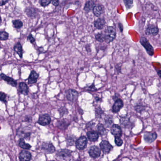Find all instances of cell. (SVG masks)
<instances>
[{
    "mask_svg": "<svg viewBox=\"0 0 161 161\" xmlns=\"http://www.w3.org/2000/svg\"><path fill=\"white\" fill-rule=\"evenodd\" d=\"M71 153L72 152L70 150L67 149H61L58 151L57 156L60 158L65 159L67 158H69L70 156H71Z\"/></svg>",
    "mask_w": 161,
    "mask_h": 161,
    "instance_id": "19",
    "label": "cell"
},
{
    "mask_svg": "<svg viewBox=\"0 0 161 161\" xmlns=\"http://www.w3.org/2000/svg\"><path fill=\"white\" fill-rule=\"evenodd\" d=\"M115 143L118 147H121L123 144V140L121 139V137H115Z\"/></svg>",
    "mask_w": 161,
    "mask_h": 161,
    "instance_id": "39",
    "label": "cell"
},
{
    "mask_svg": "<svg viewBox=\"0 0 161 161\" xmlns=\"http://www.w3.org/2000/svg\"><path fill=\"white\" fill-rule=\"evenodd\" d=\"M18 146L23 149L29 150L31 148V146L28 143H26L24 138H20L18 141Z\"/></svg>",
    "mask_w": 161,
    "mask_h": 161,
    "instance_id": "25",
    "label": "cell"
},
{
    "mask_svg": "<svg viewBox=\"0 0 161 161\" xmlns=\"http://www.w3.org/2000/svg\"><path fill=\"white\" fill-rule=\"evenodd\" d=\"M14 50L15 52H16L17 54H18L19 57L22 58V55H23V50H22V45L21 43L18 42L16 44L14 47Z\"/></svg>",
    "mask_w": 161,
    "mask_h": 161,
    "instance_id": "28",
    "label": "cell"
},
{
    "mask_svg": "<svg viewBox=\"0 0 161 161\" xmlns=\"http://www.w3.org/2000/svg\"><path fill=\"white\" fill-rule=\"evenodd\" d=\"M1 23V17H0V24Z\"/></svg>",
    "mask_w": 161,
    "mask_h": 161,
    "instance_id": "47",
    "label": "cell"
},
{
    "mask_svg": "<svg viewBox=\"0 0 161 161\" xmlns=\"http://www.w3.org/2000/svg\"><path fill=\"white\" fill-rule=\"evenodd\" d=\"M106 20L103 18H99L94 22L95 27L98 30L103 29L106 26Z\"/></svg>",
    "mask_w": 161,
    "mask_h": 161,
    "instance_id": "17",
    "label": "cell"
},
{
    "mask_svg": "<svg viewBox=\"0 0 161 161\" xmlns=\"http://www.w3.org/2000/svg\"><path fill=\"white\" fill-rule=\"evenodd\" d=\"M158 72V75H159V77H161V71L159 70L158 71H157Z\"/></svg>",
    "mask_w": 161,
    "mask_h": 161,
    "instance_id": "46",
    "label": "cell"
},
{
    "mask_svg": "<svg viewBox=\"0 0 161 161\" xmlns=\"http://www.w3.org/2000/svg\"><path fill=\"white\" fill-rule=\"evenodd\" d=\"M60 115L61 117H63L65 115L67 114L68 113V110L65 107H62L58 110Z\"/></svg>",
    "mask_w": 161,
    "mask_h": 161,
    "instance_id": "35",
    "label": "cell"
},
{
    "mask_svg": "<svg viewBox=\"0 0 161 161\" xmlns=\"http://www.w3.org/2000/svg\"><path fill=\"white\" fill-rule=\"evenodd\" d=\"M85 90H86V91H88L95 92L97 91V88H95L94 83H93V84L90 85L86 86V88L85 87Z\"/></svg>",
    "mask_w": 161,
    "mask_h": 161,
    "instance_id": "36",
    "label": "cell"
},
{
    "mask_svg": "<svg viewBox=\"0 0 161 161\" xmlns=\"http://www.w3.org/2000/svg\"><path fill=\"white\" fill-rule=\"evenodd\" d=\"M88 136V139L91 142H95L98 140V138L99 137V135L97 131L91 130L89 131L86 133Z\"/></svg>",
    "mask_w": 161,
    "mask_h": 161,
    "instance_id": "18",
    "label": "cell"
},
{
    "mask_svg": "<svg viewBox=\"0 0 161 161\" xmlns=\"http://www.w3.org/2000/svg\"><path fill=\"white\" fill-rule=\"evenodd\" d=\"M97 132L98 133V134L101 136H103L106 134H107V131L106 129L104 127V125L102 124H98L97 126Z\"/></svg>",
    "mask_w": 161,
    "mask_h": 161,
    "instance_id": "27",
    "label": "cell"
},
{
    "mask_svg": "<svg viewBox=\"0 0 161 161\" xmlns=\"http://www.w3.org/2000/svg\"><path fill=\"white\" fill-rule=\"evenodd\" d=\"M39 3L42 6L46 7L51 3V0H39Z\"/></svg>",
    "mask_w": 161,
    "mask_h": 161,
    "instance_id": "41",
    "label": "cell"
},
{
    "mask_svg": "<svg viewBox=\"0 0 161 161\" xmlns=\"http://www.w3.org/2000/svg\"><path fill=\"white\" fill-rule=\"evenodd\" d=\"M51 3L54 6L56 7L59 4V0H51Z\"/></svg>",
    "mask_w": 161,
    "mask_h": 161,
    "instance_id": "42",
    "label": "cell"
},
{
    "mask_svg": "<svg viewBox=\"0 0 161 161\" xmlns=\"http://www.w3.org/2000/svg\"><path fill=\"white\" fill-rule=\"evenodd\" d=\"M26 13L29 17H35V16L36 15V12L35 10L33 8H28L26 9Z\"/></svg>",
    "mask_w": 161,
    "mask_h": 161,
    "instance_id": "31",
    "label": "cell"
},
{
    "mask_svg": "<svg viewBox=\"0 0 161 161\" xmlns=\"http://www.w3.org/2000/svg\"><path fill=\"white\" fill-rule=\"evenodd\" d=\"M101 153V149L97 146H92L90 147L88 150L89 156L92 158H97L100 156Z\"/></svg>",
    "mask_w": 161,
    "mask_h": 161,
    "instance_id": "9",
    "label": "cell"
},
{
    "mask_svg": "<svg viewBox=\"0 0 161 161\" xmlns=\"http://www.w3.org/2000/svg\"><path fill=\"white\" fill-rule=\"evenodd\" d=\"M105 121V124L107 127H109L112 125L113 123V120L111 116H107L104 119Z\"/></svg>",
    "mask_w": 161,
    "mask_h": 161,
    "instance_id": "34",
    "label": "cell"
},
{
    "mask_svg": "<svg viewBox=\"0 0 161 161\" xmlns=\"http://www.w3.org/2000/svg\"><path fill=\"white\" fill-rule=\"evenodd\" d=\"M88 139L85 136H81L77 139L75 142L76 148L79 150H84L87 146Z\"/></svg>",
    "mask_w": 161,
    "mask_h": 161,
    "instance_id": "4",
    "label": "cell"
},
{
    "mask_svg": "<svg viewBox=\"0 0 161 161\" xmlns=\"http://www.w3.org/2000/svg\"><path fill=\"white\" fill-rule=\"evenodd\" d=\"M41 149L45 153L51 154L55 152V147L50 142H43L41 145Z\"/></svg>",
    "mask_w": 161,
    "mask_h": 161,
    "instance_id": "6",
    "label": "cell"
},
{
    "mask_svg": "<svg viewBox=\"0 0 161 161\" xmlns=\"http://www.w3.org/2000/svg\"><path fill=\"white\" fill-rule=\"evenodd\" d=\"M135 109L136 111H137V112L141 113L145 110V106L143 105L138 104L135 107Z\"/></svg>",
    "mask_w": 161,
    "mask_h": 161,
    "instance_id": "38",
    "label": "cell"
},
{
    "mask_svg": "<svg viewBox=\"0 0 161 161\" xmlns=\"http://www.w3.org/2000/svg\"><path fill=\"white\" fill-rule=\"evenodd\" d=\"M95 40L99 42H103L104 41V35L103 32L98 33L95 35Z\"/></svg>",
    "mask_w": 161,
    "mask_h": 161,
    "instance_id": "30",
    "label": "cell"
},
{
    "mask_svg": "<svg viewBox=\"0 0 161 161\" xmlns=\"http://www.w3.org/2000/svg\"><path fill=\"white\" fill-rule=\"evenodd\" d=\"M111 132L115 137H121L123 131L121 127L118 124H114L111 127Z\"/></svg>",
    "mask_w": 161,
    "mask_h": 161,
    "instance_id": "11",
    "label": "cell"
},
{
    "mask_svg": "<svg viewBox=\"0 0 161 161\" xmlns=\"http://www.w3.org/2000/svg\"><path fill=\"white\" fill-rule=\"evenodd\" d=\"M51 122V118L48 114H43L40 115L39 117L38 123L41 126H45L50 124Z\"/></svg>",
    "mask_w": 161,
    "mask_h": 161,
    "instance_id": "7",
    "label": "cell"
},
{
    "mask_svg": "<svg viewBox=\"0 0 161 161\" xmlns=\"http://www.w3.org/2000/svg\"><path fill=\"white\" fill-rule=\"evenodd\" d=\"M159 32V29L157 26L150 24L147 26L145 30L146 35L151 36H156Z\"/></svg>",
    "mask_w": 161,
    "mask_h": 161,
    "instance_id": "3",
    "label": "cell"
},
{
    "mask_svg": "<svg viewBox=\"0 0 161 161\" xmlns=\"http://www.w3.org/2000/svg\"><path fill=\"white\" fill-rule=\"evenodd\" d=\"M0 77L1 79L6 81L10 85L12 86L13 87H16L17 86L18 83L17 80H15L12 77H10L9 76H7L4 74L1 73L0 74Z\"/></svg>",
    "mask_w": 161,
    "mask_h": 161,
    "instance_id": "14",
    "label": "cell"
},
{
    "mask_svg": "<svg viewBox=\"0 0 161 161\" xmlns=\"http://www.w3.org/2000/svg\"><path fill=\"white\" fill-rule=\"evenodd\" d=\"M1 45H0V49H1Z\"/></svg>",
    "mask_w": 161,
    "mask_h": 161,
    "instance_id": "48",
    "label": "cell"
},
{
    "mask_svg": "<svg viewBox=\"0 0 161 161\" xmlns=\"http://www.w3.org/2000/svg\"><path fill=\"white\" fill-rule=\"evenodd\" d=\"M71 124V122L67 119L58 120L56 123V126L61 130H64L68 128Z\"/></svg>",
    "mask_w": 161,
    "mask_h": 161,
    "instance_id": "16",
    "label": "cell"
},
{
    "mask_svg": "<svg viewBox=\"0 0 161 161\" xmlns=\"http://www.w3.org/2000/svg\"><path fill=\"white\" fill-rule=\"evenodd\" d=\"M101 150L104 154H108L112 150L113 147L108 141L103 140L100 144Z\"/></svg>",
    "mask_w": 161,
    "mask_h": 161,
    "instance_id": "8",
    "label": "cell"
},
{
    "mask_svg": "<svg viewBox=\"0 0 161 161\" xmlns=\"http://www.w3.org/2000/svg\"><path fill=\"white\" fill-rule=\"evenodd\" d=\"M104 114V112L100 107L97 108L95 109V114L97 117H101L102 115Z\"/></svg>",
    "mask_w": 161,
    "mask_h": 161,
    "instance_id": "37",
    "label": "cell"
},
{
    "mask_svg": "<svg viewBox=\"0 0 161 161\" xmlns=\"http://www.w3.org/2000/svg\"><path fill=\"white\" fill-rule=\"evenodd\" d=\"M124 3L127 10H130L134 6L133 0H123Z\"/></svg>",
    "mask_w": 161,
    "mask_h": 161,
    "instance_id": "29",
    "label": "cell"
},
{
    "mask_svg": "<svg viewBox=\"0 0 161 161\" xmlns=\"http://www.w3.org/2000/svg\"><path fill=\"white\" fill-rule=\"evenodd\" d=\"M32 158L31 153L27 150L23 149L19 154V159L21 161H30Z\"/></svg>",
    "mask_w": 161,
    "mask_h": 161,
    "instance_id": "13",
    "label": "cell"
},
{
    "mask_svg": "<svg viewBox=\"0 0 161 161\" xmlns=\"http://www.w3.org/2000/svg\"><path fill=\"white\" fill-rule=\"evenodd\" d=\"M66 94L67 99L72 103L76 102L79 97V93L73 89H69L66 91Z\"/></svg>",
    "mask_w": 161,
    "mask_h": 161,
    "instance_id": "5",
    "label": "cell"
},
{
    "mask_svg": "<svg viewBox=\"0 0 161 161\" xmlns=\"http://www.w3.org/2000/svg\"><path fill=\"white\" fill-rule=\"evenodd\" d=\"M95 4V1L94 0H88L86 1L84 7V10L86 13H89L92 11Z\"/></svg>",
    "mask_w": 161,
    "mask_h": 161,
    "instance_id": "20",
    "label": "cell"
},
{
    "mask_svg": "<svg viewBox=\"0 0 161 161\" xmlns=\"http://www.w3.org/2000/svg\"><path fill=\"white\" fill-rule=\"evenodd\" d=\"M27 39H28V40H29L31 43H33L35 41V38H33V36H32V35H31V34L28 36Z\"/></svg>",
    "mask_w": 161,
    "mask_h": 161,
    "instance_id": "43",
    "label": "cell"
},
{
    "mask_svg": "<svg viewBox=\"0 0 161 161\" xmlns=\"http://www.w3.org/2000/svg\"><path fill=\"white\" fill-rule=\"evenodd\" d=\"M12 22H13V26H14V27L17 29H19L22 27L23 26V23L22 21L18 19L13 21Z\"/></svg>",
    "mask_w": 161,
    "mask_h": 161,
    "instance_id": "33",
    "label": "cell"
},
{
    "mask_svg": "<svg viewBox=\"0 0 161 161\" xmlns=\"http://www.w3.org/2000/svg\"><path fill=\"white\" fill-rule=\"evenodd\" d=\"M38 74L37 73L36 71H32L28 78L29 84L30 85L35 84L38 81Z\"/></svg>",
    "mask_w": 161,
    "mask_h": 161,
    "instance_id": "21",
    "label": "cell"
},
{
    "mask_svg": "<svg viewBox=\"0 0 161 161\" xmlns=\"http://www.w3.org/2000/svg\"><path fill=\"white\" fill-rule=\"evenodd\" d=\"M18 90L21 94L27 95L29 93V87L25 82H20L18 84Z\"/></svg>",
    "mask_w": 161,
    "mask_h": 161,
    "instance_id": "22",
    "label": "cell"
},
{
    "mask_svg": "<svg viewBox=\"0 0 161 161\" xmlns=\"http://www.w3.org/2000/svg\"><path fill=\"white\" fill-rule=\"evenodd\" d=\"M9 0H0V6L5 5L6 3H8Z\"/></svg>",
    "mask_w": 161,
    "mask_h": 161,
    "instance_id": "44",
    "label": "cell"
},
{
    "mask_svg": "<svg viewBox=\"0 0 161 161\" xmlns=\"http://www.w3.org/2000/svg\"><path fill=\"white\" fill-rule=\"evenodd\" d=\"M30 133L29 132H25L24 130L18 129L17 130V135L20 138H22L24 139H29L30 137Z\"/></svg>",
    "mask_w": 161,
    "mask_h": 161,
    "instance_id": "24",
    "label": "cell"
},
{
    "mask_svg": "<svg viewBox=\"0 0 161 161\" xmlns=\"http://www.w3.org/2000/svg\"><path fill=\"white\" fill-rule=\"evenodd\" d=\"M93 13L96 17H99L104 12V7L102 4H95L92 10Z\"/></svg>",
    "mask_w": 161,
    "mask_h": 161,
    "instance_id": "15",
    "label": "cell"
},
{
    "mask_svg": "<svg viewBox=\"0 0 161 161\" xmlns=\"http://www.w3.org/2000/svg\"><path fill=\"white\" fill-rule=\"evenodd\" d=\"M124 103L123 100L120 98H117L115 101L112 107V111L114 113H118L123 107Z\"/></svg>",
    "mask_w": 161,
    "mask_h": 161,
    "instance_id": "12",
    "label": "cell"
},
{
    "mask_svg": "<svg viewBox=\"0 0 161 161\" xmlns=\"http://www.w3.org/2000/svg\"><path fill=\"white\" fill-rule=\"evenodd\" d=\"M9 38V34L4 31H0V40L4 41L7 40Z\"/></svg>",
    "mask_w": 161,
    "mask_h": 161,
    "instance_id": "32",
    "label": "cell"
},
{
    "mask_svg": "<svg viewBox=\"0 0 161 161\" xmlns=\"http://www.w3.org/2000/svg\"><path fill=\"white\" fill-rule=\"evenodd\" d=\"M76 137L75 136L70 135L67 136L66 137V143L68 147L70 146H73L75 144L76 142Z\"/></svg>",
    "mask_w": 161,
    "mask_h": 161,
    "instance_id": "26",
    "label": "cell"
},
{
    "mask_svg": "<svg viewBox=\"0 0 161 161\" xmlns=\"http://www.w3.org/2000/svg\"><path fill=\"white\" fill-rule=\"evenodd\" d=\"M6 97L7 95L5 93L0 91V101L3 102L4 103H6L7 102L6 100Z\"/></svg>",
    "mask_w": 161,
    "mask_h": 161,
    "instance_id": "40",
    "label": "cell"
},
{
    "mask_svg": "<svg viewBox=\"0 0 161 161\" xmlns=\"http://www.w3.org/2000/svg\"><path fill=\"white\" fill-rule=\"evenodd\" d=\"M157 135L155 132H146L144 135V139L146 143L150 144L153 143L156 139Z\"/></svg>",
    "mask_w": 161,
    "mask_h": 161,
    "instance_id": "10",
    "label": "cell"
},
{
    "mask_svg": "<svg viewBox=\"0 0 161 161\" xmlns=\"http://www.w3.org/2000/svg\"><path fill=\"white\" fill-rule=\"evenodd\" d=\"M139 42H140V43L142 45V47L144 48L146 50V52L147 53V54L151 56L153 55L154 54V53H155L154 48H153V47H152L151 44L150 43L149 41L147 40V39L144 36H141L140 38Z\"/></svg>",
    "mask_w": 161,
    "mask_h": 161,
    "instance_id": "2",
    "label": "cell"
},
{
    "mask_svg": "<svg viewBox=\"0 0 161 161\" xmlns=\"http://www.w3.org/2000/svg\"><path fill=\"white\" fill-rule=\"evenodd\" d=\"M103 33L104 35V41L107 44L112 42L116 38V29L112 26L107 27Z\"/></svg>",
    "mask_w": 161,
    "mask_h": 161,
    "instance_id": "1",
    "label": "cell"
},
{
    "mask_svg": "<svg viewBox=\"0 0 161 161\" xmlns=\"http://www.w3.org/2000/svg\"><path fill=\"white\" fill-rule=\"evenodd\" d=\"M119 27V29H120V30L121 31V32H123V25L121 23H119L118 24Z\"/></svg>",
    "mask_w": 161,
    "mask_h": 161,
    "instance_id": "45",
    "label": "cell"
},
{
    "mask_svg": "<svg viewBox=\"0 0 161 161\" xmlns=\"http://www.w3.org/2000/svg\"><path fill=\"white\" fill-rule=\"evenodd\" d=\"M120 123L123 128H131L132 127V123L127 117L121 118L120 119Z\"/></svg>",
    "mask_w": 161,
    "mask_h": 161,
    "instance_id": "23",
    "label": "cell"
}]
</instances>
